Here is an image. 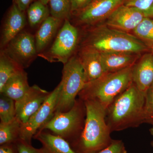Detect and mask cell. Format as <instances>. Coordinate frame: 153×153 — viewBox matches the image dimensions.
Returning <instances> with one entry per match:
<instances>
[{"label":"cell","mask_w":153,"mask_h":153,"mask_svg":"<svg viewBox=\"0 0 153 153\" xmlns=\"http://www.w3.org/2000/svg\"><path fill=\"white\" fill-rule=\"evenodd\" d=\"M16 117L15 101L7 96L1 94L0 119L1 122L7 123Z\"/></svg>","instance_id":"cell-25"},{"label":"cell","mask_w":153,"mask_h":153,"mask_svg":"<svg viewBox=\"0 0 153 153\" xmlns=\"http://www.w3.org/2000/svg\"><path fill=\"white\" fill-rule=\"evenodd\" d=\"M63 65L60 82L62 87L55 112H66L71 109L86 83L84 71L77 55H74Z\"/></svg>","instance_id":"cell-6"},{"label":"cell","mask_w":153,"mask_h":153,"mask_svg":"<svg viewBox=\"0 0 153 153\" xmlns=\"http://www.w3.org/2000/svg\"><path fill=\"white\" fill-rule=\"evenodd\" d=\"M61 83L57 85L40 108L27 122L22 123L20 139L31 144L32 139L41 128L52 117L55 113L61 90Z\"/></svg>","instance_id":"cell-8"},{"label":"cell","mask_w":153,"mask_h":153,"mask_svg":"<svg viewBox=\"0 0 153 153\" xmlns=\"http://www.w3.org/2000/svg\"><path fill=\"white\" fill-rule=\"evenodd\" d=\"M84 74L85 82H91L105 74L100 52L91 47H81L77 55Z\"/></svg>","instance_id":"cell-14"},{"label":"cell","mask_w":153,"mask_h":153,"mask_svg":"<svg viewBox=\"0 0 153 153\" xmlns=\"http://www.w3.org/2000/svg\"><path fill=\"white\" fill-rule=\"evenodd\" d=\"M150 132L152 134V135L153 136V128H151L150 130ZM152 146H153V142L152 143Z\"/></svg>","instance_id":"cell-35"},{"label":"cell","mask_w":153,"mask_h":153,"mask_svg":"<svg viewBox=\"0 0 153 153\" xmlns=\"http://www.w3.org/2000/svg\"><path fill=\"white\" fill-rule=\"evenodd\" d=\"M133 32L149 47L153 46V18L145 17Z\"/></svg>","instance_id":"cell-23"},{"label":"cell","mask_w":153,"mask_h":153,"mask_svg":"<svg viewBox=\"0 0 153 153\" xmlns=\"http://www.w3.org/2000/svg\"><path fill=\"white\" fill-rule=\"evenodd\" d=\"M16 144L19 153H49L43 147L36 149L33 147L32 144L21 139L18 140Z\"/></svg>","instance_id":"cell-27"},{"label":"cell","mask_w":153,"mask_h":153,"mask_svg":"<svg viewBox=\"0 0 153 153\" xmlns=\"http://www.w3.org/2000/svg\"><path fill=\"white\" fill-rule=\"evenodd\" d=\"M100 55L106 73L117 72L131 67L140 57V54L131 52H100Z\"/></svg>","instance_id":"cell-17"},{"label":"cell","mask_w":153,"mask_h":153,"mask_svg":"<svg viewBox=\"0 0 153 153\" xmlns=\"http://www.w3.org/2000/svg\"><path fill=\"white\" fill-rule=\"evenodd\" d=\"M22 123L16 117L7 123H0V145L14 143L20 139Z\"/></svg>","instance_id":"cell-21"},{"label":"cell","mask_w":153,"mask_h":153,"mask_svg":"<svg viewBox=\"0 0 153 153\" xmlns=\"http://www.w3.org/2000/svg\"><path fill=\"white\" fill-rule=\"evenodd\" d=\"M145 17L153 18V3L147 10L143 12Z\"/></svg>","instance_id":"cell-33"},{"label":"cell","mask_w":153,"mask_h":153,"mask_svg":"<svg viewBox=\"0 0 153 153\" xmlns=\"http://www.w3.org/2000/svg\"><path fill=\"white\" fill-rule=\"evenodd\" d=\"M63 22L50 16L38 27L35 35L38 55L44 52L52 44Z\"/></svg>","instance_id":"cell-16"},{"label":"cell","mask_w":153,"mask_h":153,"mask_svg":"<svg viewBox=\"0 0 153 153\" xmlns=\"http://www.w3.org/2000/svg\"><path fill=\"white\" fill-rule=\"evenodd\" d=\"M2 49L24 69L28 68L38 56L35 35L25 30Z\"/></svg>","instance_id":"cell-9"},{"label":"cell","mask_w":153,"mask_h":153,"mask_svg":"<svg viewBox=\"0 0 153 153\" xmlns=\"http://www.w3.org/2000/svg\"><path fill=\"white\" fill-rule=\"evenodd\" d=\"M153 3V0H124L123 4L144 12L151 7Z\"/></svg>","instance_id":"cell-29"},{"label":"cell","mask_w":153,"mask_h":153,"mask_svg":"<svg viewBox=\"0 0 153 153\" xmlns=\"http://www.w3.org/2000/svg\"><path fill=\"white\" fill-rule=\"evenodd\" d=\"M86 113L84 102L81 99H76L71 109L66 112H55L39 131H50L71 144L78 139L83 130Z\"/></svg>","instance_id":"cell-5"},{"label":"cell","mask_w":153,"mask_h":153,"mask_svg":"<svg viewBox=\"0 0 153 153\" xmlns=\"http://www.w3.org/2000/svg\"><path fill=\"white\" fill-rule=\"evenodd\" d=\"M145 17L143 11L123 4L106 19V25L109 27L128 33L133 31Z\"/></svg>","instance_id":"cell-12"},{"label":"cell","mask_w":153,"mask_h":153,"mask_svg":"<svg viewBox=\"0 0 153 153\" xmlns=\"http://www.w3.org/2000/svg\"><path fill=\"white\" fill-rule=\"evenodd\" d=\"M144 116L145 123L151 125L153 129V84L146 93Z\"/></svg>","instance_id":"cell-26"},{"label":"cell","mask_w":153,"mask_h":153,"mask_svg":"<svg viewBox=\"0 0 153 153\" xmlns=\"http://www.w3.org/2000/svg\"><path fill=\"white\" fill-rule=\"evenodd\" d=\"M49 4L51 16L63 21L70 19L71 0H50Z\"/></svg>","instance_id":"cell-24"},{"label":"cell","mask_w":153,"mask_h":153,"mask_svg":"<svg viewBox=\"0 0 153 153\" xmlns=\"http://www.w3.org/2000/svg\"><path fill=\"white\" fill-rule=\"evenodd\" d=\"M82 47H91L100 52H125L140 54L149 47L136 36L108 26H91Z\"/></svg>","instance_id":"cell-3"},{"label":"cell","mask_w":153,"mask_h":153,"mask_svg":"<svg viewBox=\"0 0 153 153\" xmlns=\"http://www.w3.org/2000/svg\"><path fill=\"white\" fill-rule=\"evenodd\" d=\"M79 39L78 28L66 19L50 47L38 56L50 63L60 62L64 65L75 55Z\"/></svg>","instance_id":"cell-7"},{"label":"cell","mask_w":153,"mask_h":153,"mask_svg":"<svg viewBox=\"0 0 153 153\" xmlns=\"http://www.w3.org/2000/svg\"><path fill=\"white\" fill-rule=\"evenodd\" d=\"M34 138L40 141L49 153H76L67 140L46 130L38 131Z\"/></svg>","instance_id":"cell-18"},{"label":"cell","mask_w":153,"mask_h":153,"mask_svg":"<svg viewBox=\"0 0 153 153\" xmlns=\"http://www.w3.org/2000/svg\"><path fill=\"white\" fill-rule=\"evenodd\" d=\"M133 82L139 90L146 93L153 84V53H146L132 67Z\"/></svg>","instance_id":"cell-15"},{"label":"cell","mask_w":153,"mask_h":153,"mask_svg":"<svg viewBox=\"0 0 153 153\" xmlns=\"http://www.w3.org/2000/svg\"><path fill=\"white\" fill-rule=\"evenodd\" d=\"M51 92L37 85L30 86L21 99L15 101L16 117L22 123H26L42 106Z\"/></svg>","instance_id":"cell-11"},{"label":"cell","mask_w":153,"mask_h":153,"mask_svg":"<svg viewBox=\"0 0 153 153\" xmlns=\"http://www.w3.org/2000/svg\"><path fill=\"white\" fill-rule=\"evenodd\" d=\"M86 107L84 128L71 146L76 153H97L108 146L113 140L106 122V108L95 100H83Z\"/></svg>","instance_id":"cell-2"},{"label":"cell","mask_w":153,"mask_h":153,"mask_svg":"<svg viewBox=\"0 0 153 153\" xmlns=\"http://www.w3.org/2000/svg\"><path fill=\"white\" fill-rule=\"evenodd\" d=\"M0 153H19L16 143L1 145Z\"/></svg>","instance_id":"cell-31"},{"label":"cell","mask_w":153,"mask_h":153,"mask_svg":"<svg viewBox=\"0 0 153 153\" xmlns=\"http://www.w3.org/2000/svg\"><path fill=\"white\" fill-rule=\"evenodd\" d=\"M4 50L0 51V90L14 75L24 70Z\"/></svg>","instance_id":"cell-20"},{"label":"cell","mask_w":153,"mask_h":153,"mask_svg":"<svg viewBox=\"0 0 153 153\" xmlns=\"http://www.w3.org/2000/svg\"><path fill=\"white\" fill-rule=\"evenodd\" d=\"M92 1L93 0H71V15L85 9Z\"/></svg>","instance_id":"cell-30"},{"label":"cell","mask_w":153,"mask_h":153,"mask_svg":"<svg viewBox=\"0 0 153 153\" xmlns=\"http://www.w3.org/2000/svg\"><path fill=\"white\" fill-rule=\"evenodd\" d=\"M151 50H152V52L153 53V46L151 47Z\"/></svg>","instance_id":"cell-36"},{"label":"cell","mask_w":153,"mask_h":153,"mask_svg":"<svg viewBox=\"0 0 153 153\" xmlns=\"http://www.w3.org/2000/svg\"><path fill=\"white\" fill-rule=\"evenodd\" d=\"M50 10L47 5L39 1L32 3L27 10L28 24L32 28L39 27L50 16Z\"/></svg>","instance_id":"cell-22"},{"label":"cell","mask_w":153,"mask_h":153,"mask_svg":"<svg viewBox=\"0 0 153 153\" xmlns=\"http://www.w3.org/2000/svg\"><path fill=\"white\" fill-rule=\"evenodd\" d=\"M38 1H40L41 3H43L44 4L47 5V4L49 3L50 0H38Z\"/></svg>","instance_id":"cell-34"},{"label":"cell","mask_w":153,"mask_h":153,"mask_svg":"<svg viewBox=\"0 0 153 153\" xmlns=\"http://www.w3.org/2000/svg\"><path fill=\"white\" fill-rule=\"evenodd\" d=\"M124 0H93L85 9L71 14L69 21L74 20L76 25L94 26L107 19L117 7L123 4Z\"/></svg>","instance_id":"cell-10"},{"label":"cell","mask_w":153,"mask_h":153,"mask_svg":"<svg viewBox=\"0 0 153 153\" xmlns=\"http://www.w3.org/2000/svg\"><path fill=\"white\" fill-rule=\"evenodd\" d=\"M132 67L105 73L98 79L85 83L78 94V98L82 100H96L106 109L118 96L133 83Z\"/></svg>","instance_id":"cell-4"},{"label":"cell","mask_w":153,"mask_h":153,"mask_svg":"<svg viewBox=\"0 0 153 153\" xmlns=\"http://www.w3.org/2000/svg\"><path fill=\"white\" fill-rule=\"evenodd\" d=\"M27 24L25 12L14 3L4 21L1 33L0 47L2 49L9 42L22 32Z\"/></svg>","instance_id":"cell-13"},{"label":"cell","mask_w":153,"mask_h":153,"mask_svg":"<svg viewBox=\"0 0 153 153\" xmlns=\"http://www.w3.org/2000/svg\"><path fill=\"white\" fill-rule=\"evenodd\" d=\"M33 0H15V4L21 10L25 12L27 10Z\"/></svg>","instance_id":"cell-32"},{"label":"cell","mask_w":153,"mask_h":153,"mask_svg":"<svg viewBox=\"0 0 153 153\" xmlns=\"http://www.w3.org/2000/svg\"><path fill=\"white\" fill-rule=\"evenodd\" d=\"M97 153H127V151L122 140H113L108 146Z\"/></svg>","instance_id":"cell-28"},{"label":"cell","mask_w":153,"mask_h":153,"mask_svg":"<svg viewBox=\"0 0 153 153\" xmlns=\"http://www.w3.org/2000/svg\"><path fill=\"white\" fill-rule=\"evenodd\" d=\"M30 87L27 74L24 69L10 78L0 90V93L17 101L24 96Z\"/></svg>","instance_id":"cell-19"},{"label":"cell","mask_w":153,"mask_h":153,"mask_svg":"<svg viewBox=\"0 0 153 153\" xmlns=\"http://www.w3.org/2000/svg\"><path fill=\"white\" fill-rule=\"evenodd\" d=\"M146 94L134 83L118 96L106 109V122L111 132L137 128L145 123Z\"/></svg>","instance_id":"cell-1"}]
</instances>
